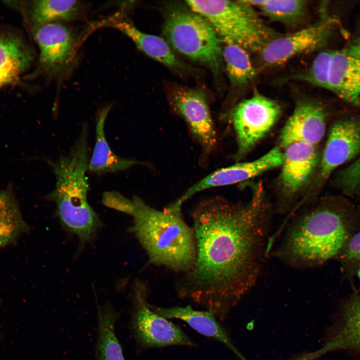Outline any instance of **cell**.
I'll use <instances>...</instances> for the list:
<instances>
[{
	"mask_svg": "<svg viewBox=\"0 0 360 360\" xmlns=\"http://www.w3.org/2000/svg\"><path fill=\"white\" fill-rule=\"evenodd\" d=\"M261 189L246 204L204 200L192 219L196 258L179 296L224 320L256 284L265 256L268 216Z\"/></svg>",
	"mask_w": 360,
	"mask_h": 360,
	"instance_id": "1",
	"label": "cell"
},
{
	"mask_svg": "<svg viewBox=\"0 0 360 360\" xmlns=\"http://www.w3.org/2000/svg\"><path fill=\"white\" fill-rule=\"evenodd\" d=\"M360 227V212L346 200H324L294 220L276 256L296 268L320 266L336 259Z\"/></svg>",
	"mask_w": 360,
	"mask_h": 360,
	"instance_id": "2",
	"label": "cell"
},
{
	"mask_svg": "<svg viewBox=\"0 0 360 360\" xmlns=\"http://www.w3.org/2000/svg\"><path fill=\"white\" fill-rule=\"evenodd\" d=\"M88 138V124H84L68 154L56 161L46 160L56 179L54 189L46 197L56 204V214L64 228L76 234L80 242L90 240L102 226L87 200Z\"/></svg>",
	"mask_w": 360,
	"mask_h": 360,
	"instance_id": "3",
	"label": "cell"
},
{
	"mask_svg": "<svg viewBox=\"0 0 360 360\" xmlns=\"http://www.w3.org/2000/svg\"><path fill=\"white\" fill-rule=\"evenodd\" d=\"M130 228L144 249L150 262L174 271L188 272L196 258L194 231L181 214L158 210L137 196L132 198Z\"/></svg>",
	"mask_w": 360,
	"mask_h": 360,
	"instance_id": "4",
	"label": "cell"
},
{
	"mask_svg": "<svg viewBox=\"0 0 360 360\" xmlns=\"http://www.w3.org/2000/svg\"><path fill=\"white\" fill-rule=\"evenodd\" d=\"M188 7L204 18L225 44L258 52L278 33L268 28L245 0H190Z\"/></svg>",
	"mask_w": 360,
	"mask_h": 360,
	"instance_id": "5",
	"label": "cell"
},
{
	"mask_svg": "<svg viewBox=\"0 0 360 360\" xmlns=\"http://www.w3.org/2000/svg\"><path fill=\"white\" fill-rule=\"evenodd\" d=\"M163 34L178 52L219 72L223 60L222 42L202 16L190 8L172 7L166 14Z\"/></svg>",
	"mask_w": 360,
	"mask_h": 360,
	"instance_id": "6",
	"label": "cell"
},
{
	"mask_svg": "<svg viewBox=\"0 0 360 360\" xmlns=\"http://www.w3.org/2000/svg\"><path fill=\"white\" fill-rule=\"evenodd\" d=\"M132 296V332L142 348L195 346L178 326L151 308L146 301L145 288L142 284L136 285Z\"/></svg>",
	"mask_w": 360,
	"mask_h": 360,
	"instance_id": "7",
	"label": "cell"
},
{
	"mask_svg": "<svg viewBox=\"0 0 360 360\" xmlns=\"http://www.w3.org/2000/svg\"><path fill=\"white\" fill-rule=\"evenodd\" d=\"M281 108L274 100L255 92L232 110L231 121L238 146L236 156L248 152L272 128Z\"/></svg>",
	"mask_w": 360,
	"mask_h": 360,
	"instance_id": "8",
	"label": "cell"
},
{
	"mask_svg": "<svg viewBox=\"0 0 360 360\" xmlns=\"http://www.w3.org/2000/svg\"><path fill=\"white\" fill-rule=\"evenodd\" d=\"M34 38L40 49V67L52 79L68 76L78 60L75 34L62 23H53L36 29Z\"/></svg>",
	"mask_w": 360,
	"mask_h": 360,
	"instance_id": "9",
	"label": "cell"
},
{
	"mask_svg": "<svg viewBox=\"0 0 360 360\" xmlns=\"http://www.w3.org/2000/svg\"><path fill=\"white\" fill-rule=\"evenodd\" d=\"M334 20L324 15L323 18L294 32L278 34L258 52L262 66H279L299 54L317 50L329 38Z\"/></svg>",
	"mask_w": 360,
	"mask_h": 360,
	"instance_id": "10",
	"label": "cell"
},
{
	"mask_svg": "<svg viewBox=\"0 0 360 360\" xmlns=\"http://www.w3.org/2000/svg\"><path fill=\"white\" fill-rule=\"evenodd\" d=\"M170 104L184 120L200 145L204 158H207L215 148L217 134L204 92L198 89L178 88L172 93Z\"/></svg>",
	"mask_w": 360,
	"mask_h": 360,
	"instance_id": "11",
	"label": "cell"
},
{
	"mask_svg": "<svg viewBox=\"0 0 360 360\" xmlns=\"http://www.w3.org/2000/svg\"><path fill=\"white\" fill-rule=\"evenodd\" d=\"M283 153L280 148H272L254 160L240 162L218 169L190 186L168 208L181 212L183 204L196 194L214 187L236 184L257 176L266 171L282 166Z\"/></svg>",
	"mask_w": 360,
	"mask_h": 360,
	"instance_id": "12",
	"label": "cell"
},
{
	"mask_svg": "<svg viewBox=\"0 0 360 360\" xmlns=\"http://www.w3.org/2000/svg\"><path fill=\"white\" fill-rule=\"evenodd\" d=\"M328 90L360 107V36L344 48L332 50Z\"/></svg>",
	"mask_w": 360,
	"mask_h": 360,
	"instance_id": "13",
	"label": "cell"
},
{
	"mask_svg": "<svg viewBox=\"0 0 360 360\" xmlns=\"http://www.w3.org/2000/svg\"><path fill=\"white\" fill-rule=\"evenodd\" d=\"M360 152V120L347 116L331 127L321 158L319 180L324 182L339 166Z\"/></svg>",
	"mask_w": 360,
	"mask_h": 360,
	"instance_id": "14",
	"label": "cell"
},
{
	"mask_svg": "<svg viewBox=\"0 0 360 360\" xmlns=\"http://www.w3.org/2000/svg\"><path fill=\"white\" fill-rule=\"evenodd\" d=\"M326 129V113L316 101L302 98L296 102L280 136V146L286 148L297 142L316 146L321 141Z\"/></svg>",
	"mask_w": 360,
	"mask_h": 360,
	"instance_id": "15",
	"label": "cell"
},
{
	"mask_svg": "<svg viewBox=\"0 0 360 360\" xmlns=\"http://www.w3.org/2000/svg\"><path fill=\"white\" fill-rule=\"evenodd\" d=\"M283 153L281 181L285 194L296 192L308 181L318 163L315 146L297 142L287 146Z\"/></svg>",
	"mask_w": 360,
	"mask_h": 360,
	"instance_id": "16",
	"label": "cell"
},
{
	"mask_svg": "<svg viewBox=\"0 0 360 360\" xmlns=\"http://www.w3.org/2000/svg\"><path fill=\"white\" fill-rule=\"evenodd\" d=\"M150 306L158 314L167 319L177 318L185 322L200 334L216 339L224 344L241 360H246L234 345L227 332L210 311L194 310L190 305L168 308L150 304Z\"/></svg>",
	"mask_w": 360,
	"mask_h": 360,
	"instance_id": "17",
	"label": "cell"
},
{
	"mask_svg": "<svg viewBox=\"0 0 360 360\" xmlns=\"http://www.w3.org/2000/svg\"><path fill=\"white\" fill-rule=\"evenodd\" d=\"M116 28L128 37L142 52L172 70L180 69L182 64L176 58L165 39L145 33L128 20L112 16L100 24Z\"/></svg>",
	"mask_w": 360,
	"mask_h": 360,
	"instance_id": "18",
	"label": "cell"
},
{
	"mask_svg": "<svg viewBox=\"0 0 360 360\" xmlns=\"http://www.w3.org/2000/svg\"><path fill=\"white\" fill-rule=\"evenodd\" d=\"M110 108L111 105L102 108L96 118L95 144L90 158L88 170L97 174L125 170L136 164H144L143 162L122 158L112 150L104 132V124Z\"/></svg>",
	"mask_w": 360,
	"mask_h": 360,
	"instance_id": "19",
	"label": "cell"
},
{
	"mask_svg": "<svg viewBox=\"0 0 360 360\" xmlns=\"http://www.w3.org/2000/svg\"><path fill=\"white\" fill-rule=\"evenodd\" d=\"M341 324L332 338L318 350L316 356L338 350L360 352V292L344 302Z\"/></svg>",
	"mask_w": 360,
	"mask_h": 360,
	"instance_id": "20",
	"label": "cell"
},
{
	"mask_svg": "<svg viewBox=\"0 0 360 360\" xmlns=\"http://www.w3.org/2000/svg\"><path fill=\"white\" fill-rule=\"evenodd\" d=\"M34 58L31 49L21 40L0 36V88L18 77Z\"/></svg>",
	"mask_w": 360,
	"mask_h": 360,
	"instance_id": "21",
	"label": "cell"
},
{
	"mask_svg": "<svg viewBox=\"0 0 360 360\" xmlns=\"http://www.w3.org/2000/svg\"><path fill=\"white\" fill-rule=\"evenodd\" d=\"M83 10L84 4L78 0H36L31 4L30 18L37 28L76 20L81 16Z\"/></svg>",
	"mask_w": 360,
	"mask_h": 360,
	"instance_id": "22",
	"label": "cell"
},
{
	"mask_svg": "<svg viewBox=\"0 0 360 360\" xmlns=\"http://www.w3.org/2000/svg\"><path fill=\"white\" fill-rule=\"evenodd\" d=\"M118 315L110 304L98 307V360H125L121 345L115 332Z\"/></svg>",
	"mask_w": 360,
	"mask_h": 360,
	"instance_id": "23",
	"label": "cell"
},
{
	"mask_svg": "<svg viewBox=\"0 0 360 360\" xmlns=\"http://www.w3.org/2000/svg\"><path fill=\"white\" fill-rule=\"evenodd\" d=\"M28 229L12 184H9L0 190V247L12 243Z\"/></svg>",
	"mask_w": 360,
	"mask_h": 360,
	"instance_id": "24",
	"label": "cell"
},
{
	"mask_svg": "<svg viewBox=\"0 0 360 360\" xmlns=\"http://www.w3.org/2000/svg\"><path fill=\"white\" fill-rule=\"evenodd\" d=\"M256 7L272 21L288 26H297L302 23L308 10V2L304 0H245Z\"/></svg>",
	"mask_w": 360,
	"mask_h": 360,
	"instance_id": "25",
	"label": "cell"
},
{
	"mask_svg": "<svg viewBox=\"0 0 360 360\" xmlns=\"http://www.w3.org/2000/svg\"><path fill=\"white\" fill-rule=\"evenodd\" d=\"M222 59L228 79L234 86L244 87L256 77L258 70L252 62L248 51L244 48L225 44L222 48Z\"/></svg>",
	"mask_w": 360,
	"mask_h": 360,
	"instance_id": "26",
	"label": "cell"
},
{
	"mask_svg": "<svg viewBox=\"0 0 360 360\" xmlns=\"http://www.w3.org/2000/svg\"><path fill=\"white\" fill-rule=\"evenodd\" d=\"M332 52V50H326L318 53L308 69L290 76L288 80L303 81L328 90Z\"/></svg>",
	"mask_w": 360,
	"mask_h": 360,
	"instance_id": "27",
	"label": "cell"
},
{
	"mask_svg": "<svg viewBox=\"0 0 360 360\" xmlns=\"http://www.w3.org/2000/svg\"><path fill=\"white\" fill-rule=\"evenodd\" d=\"M336 260L339 261L342 272L346 278H352L360 272V227Z\"/></svg>",
	"mask_w": 360,
	"mask_h": 360,
	"instance_id": "28",
	"label": "cell"
},
{
	"mask_svg": "<svg viewBox=\"0 0 360 360\" xmlns=\"http://www.w3.org/2000/svg\"><path fill=\"white\" fill-rule=\"evenodd\" d=\"M337 182L340 188L350 196L360 192V156L340 172Z\"/></svg>",
	"mask_w": 360,
	"mask_h": 360,
	"instance_id": "29",
	"label": "cell"
},
{
	"mask_svg": "<svg viewBox=\"0 0 360 360\" xmlns=\"http://www.w3.org/2000/svg\"><path fill=\"white\" fill-rule=\"evenodd\" d=\"M102 202L108 208L130 216L133 210L132 199L128 198L116 191H108L104 192Z\"/></svg>",
	"mask_w": 360,
	"mask_h": 360,
	"instance_id": "30",
	"label": "cell"
}]
</instances>
